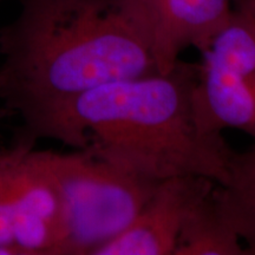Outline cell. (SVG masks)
Here are the masks:
<instances>
[{"instance_id": "obj_4", "label": "cell", "mask_w": 255, "mask_h": 255, "mask_svg": "<svg viewBox=\"0 0 255 255\" xmlns=\"http://www.w3.org/2000/svg\"><path fill=\"white\" fill-rule=\"evenodd\" d=\"M197 51V126L209 135L240 130L255 142V21L233 8Z\"/></svg>"}, {"instance_id": "obj_6", "label": "cell", "mask_w": 255, "mask_h": 255, "mask_svg": "<svg viewBox=\"0 0 255 255\" xmlns=\"http://www.w3.org/2000/svg\"><path fill=\"white\" fill-rule=\"evenodd\" d=\"M216 184L196 175L159 181L129 227L94 255H173L191 207Z\"/></svg>"}, {"instance_id": "obj_5", "label": "cell", "mask_w": 255, "mask_h": 255, "mask_svg": "<svg viewBox=\"0 0 255 255\" xmlns=\"http://www.w3.org/2000/svg\"><path fill=\"white\" fill-rule=\"evenodd\" d=\"M21 144L13 171L14 245L21 255H58L64 234L59 187L34 143Z\"/></svg>"}, {"instance_id": "obj_9", "label": "cell", "mask_w": 255, "mask_h": 255, "mask_svg": "<svg viewBox=\"0 0 255 255\" xmlns=\"http://www.w3.org/2000/svg\"><path fill=\"white\" fill-rule=\"evenodd\" d=\"M215 196L246 255H255V143L247 151L233 150L227 178L223 184H216Z\"/></svg>"}, {"instance_id": "obj_8", "label": "cell", "mask_w": 255, "mask_h": 255, "mask_svg": "<svg viewBox=\"0 0 255 255\" xmlns=\"http://www.w3.org/2000/svg\"><path fill=\"white\" fill-rule=\"evenodd\" d=\"M215 187L191 207L173 255H246L240 238L220 208Z\"/></svg>"}, {"instance_id": "obj_3", "label": "cell", "mask_w": 255, "mask_h": 255, "mask_svg": "<svg viewBox=\"0 0 255 255\" xmlns=\"http://www.w3.org/2000/svg\"><path fill=\"white\" fill-rule=\"evenodd\" d=\"M40 152L63 200L58 255H94L129 227L159 182L90 148Z\"/></svg>"}, {"instance_id": "obj_11", "label": "cell", "mask_w": 255, "mask_h": 255, "mask_svg": "<svg viewBox=\"0 0 255 255\" xmlns=\"http://www.w3.org/2000/svg\"><path fill=\"white\" fill-rule=\"evenodd\" d=\"M233 8L255 21V0H233Z\"/></svg>"}, {"instance_id": "obj_10", "label": "cell", "mask_w": 255, "mask_h": 255, "mask_svg": "<svg viewBox=\"0 0 255 255\" xmlns=\"http://www.w3.org/2000/svg\"><path fill=\"white\" fill-rule=\"evenodd\" d=\"M21 145H15L9 150L0 151V246L12 247L20 251L14 245L13 233V171Z\"/></svg>"}, {"instance_id": "obj_7", "label": "cell", "mask_w": 255, "mask_h": 255, "mask_svg": "<svg viewBox=\"0 0 255 255\" xmlns=\"http://www.w3.org/2000/svg\"><path fill=\"white\" fill-rule=\"evenodd\" d=\"M152 25L159 73H167L188 47L199 50L233 11V0H144Z\"/></svg>"}, {"instance_id": "obj_13", "label": "cell", "mask_w": 255, "mask_h": 255, "mask_svg": "<svg viewBox=\"0 0 255 255\" xmlns=\"http://www.w3.org/2000/svg\"><path fill=\"white\" fill-rule=\"evenodd\" d=\"M0 1H1V0H0Z\"/></svg>"}, {"instance_id": "obj_1", "label": "cell", "mask_w": 255, "mask_h": 255, "mask_svg": "<svg viewBox=\"0 0 255 255\" xmlns=\"http://www.w3.org/2000/svg\"><path fill=\"white\" fill-rule=\"evenodd\" d=\"M197 78L199 64L178 60L167 73L107 83L23 114L15 141L46 137L90 148L155 181L196 175L223 184L233 149L197 126Z\"/></svg>"}, {"instance_id": "obj_12", "label": "cell", "mask_w": 255, "mask_h": 255, "mask_svg": "<svg viewBox=\"0 0 255 255\" xmlns=\"http://www.w3.org/2000/svg\"><path fill=\"white\" fill-rule=\"evenodd\" d=\"M2 116V113H1V111H0V117H1Z\"/></svg>"}, {"instance_id": "obj_2", "label": "cell", "mask_w": 255, "mask_h": 255, "mask_svg": "<svg viewBox=\"0 0 255 255\" xmlns=\"http://www.w3.org/2000/svg\"><path fill=\"white\" fill-rule=\"evenodd\" d=\"M0 52V98L20 115L158 72L144 0H21Z\"/></svg>"}]
</instances>
